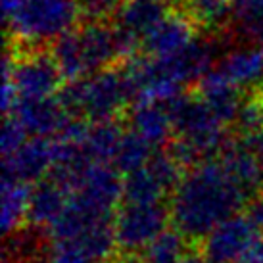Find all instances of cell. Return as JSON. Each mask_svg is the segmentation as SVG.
Here are the masks:
<instances>
[{
	"label": "cell",
	"mask_w": 263,
	"mask_h": 263,
	"mask_svg": "<svg viewBox=\"0 0 263 263\" xmlns=\"http://www.w3.org/2000/svg\"><path fill=\"white\" fill-rule=\"evenodd\" d=\"M219 160L246 196L254 200L263 194V163L240 137L229 139Z\"/></svg>",
	"instance_id": "8fae6325"
},
{
	"label": "cell",
	"mask_w": 263,
	"mask_h": 263,
	"mask_svg": "<svg viewBox=\"0 0 263 263\" xmlns=\"http://www.w3.org/2000/svg\"><path fill=\"white\" fill-rule=\"evenodd\" d=\"M189 256L186 238L177 229H167L144 250L146 263H181Z\"/></svg>",
	"instance_id": "603a6c76"
},
{
	"label": "cell",
	"mask_w": 263,
	"mask_h": 263,
	"mask_svg": "<svg viewBox=\"0 0 263 263\" xmlns=\"http://www.w3.org/2000/svg\"><path fill=\"white\" fill-rule=\"evenodd\" d=\"M69 190L60 183L46 177L37 184H33L31 190V204H29V221L35 229H48L58 219L62 212L66 210L69 202Z\"/></svg>",
	"instance_id": "2e32d148"
},
{
	"label": "cell",
	"mask_w": 263,
	"mask_h": 263,
	"mask_svg": "<svg viewBox=\"0 0 263 263\" xmlns=\"http://www.w3.org/2000/svg\"><path fill=\"white\" fill-rule=\"evenodd\" d=\"M194 41H196V25L183 12L181 14L175 12L165 15L144 37L142 50L152 58H167L189 48Z\"/></svg>",
	"instance_id": "30bf717a"
},
{
	"label": "cell",
	"mask_w": 263,
	"mask_h": 263,
	"mask_svg": "<svg viewBox=\"0 0 263 263\" xmlns=\"http://www.w3.org/2000/svg\"><path fill=\"white\" fill-rule=\"evenodd\" d=\"M31 190L33 186L15 181H2V231L6 236L15 234L27 223L31 204Z\"/></svg>",
	"instance_id": "d6986e66"
},
{
	"label": "cell",
	"mask_w": 263,
	"mask_h": 263,
	"mask_svg": "<svg viewBox=\"0 0 263 263\" xmlns=\"http://www.w3.org/2000/svg\"><path fill=\"white\" fill-rule=\"evenodd\" d=\"M4 263H10V261H4ZM12 263H15V261H12Z\"/></svg>",
	"instance_id": "4dcf8cb0"
},
{
	"label": "cell",
	"mask_w": 263,
	"mask_h": 263,
	"mask_svg": "<svg viewBox=\"0 0 263 263\" xmlns=\"http://www.w3.org/2000/svg\"><path fill=\"white\" fill-rule=\"evenodd\" d=\"M58 98L69 116L87 123L117 119L129 104L135 102L133 88L121 67H110L67 83L60 90Z\"/></svg>",
	"instance_id": "7a4b0ae2"
},
{
	"label": "cell",
	"mask_w": 263,
	"mask_h": 263,
	"mask_svg": "<svg viewBox=\"0 0 263 263\" xmlns=\"http://www.w3.org/2000/svg\"><path fill=\"white\" fill-rule=\"evenodd\" d=\"M2 10L14 39L29 44L58 41L79 20L75 0H2Z\"/></svg>",
	"instance_id": "3957f363"
},
{
	"label": "cell",
	"mask_w": 263,
	"mask_h": 263,
	"mask_svg": "<svg viewBox=\"0 0 263 263\" xmlns=\"http://www.w3.org/2000/svg\"><path fill=\"white\" fill-rule=\"evenodd\" d=\"M223 77L233 87L259 90L263 83V48L261 46H244L229 52L217 66Z\"/></svg>",
	"instance_id": "5bb4252c"
},
{
	"label": "cell",
	"mask_w": 263,
	"mask_h": 263,
	"mask_svg": "<svg viewBox=\"0 0 263 263\" xmlns=\"http://www.w3.org/2000/svg\"><path fill=\"white\" fill-rule=\"evenodd\" d=\"M238 263H263V234H259Z\"/></svg>",
	"instance_id": "4316f807"
},
{
	"label": "cell",
	"mask_w": 263,
	"mask_h": 263,
	"mask_svg": "<svg viewBox=\"0 0 263 263\" xmlns=\"http://www.w3.org/2000/svg\"><path fill=\"white\" fill-rule=\"evenodd\" d=\"M27 139H29L27 131L23 129V125L14 116L4 117V127H2V137H0L2 158H8V156L17 152L27 142Z\"/></svg>",
	"instance_id": "d4e9b609"
},
{
	"label": "cell",
	"mask_w": 263,
	"mask_h": 263,
	"mask_svg": "<svg viewBox=\"0 0 263 263\" xmlns=\"http://www.w3.org/2000/svg\"><path fill=\"white\" fill-rule=\"evenodd\" d=\"M181 263H205V259L202 257V254H189Z\"/></svg>",
	"instance_id": "83f0119b"
},
{
	"label": "cell",
	"mask_w": 263,
	"mask_h": 263,
	"mask_svg": "<svg viewBox=\"0 0 263 263\" xmlns=\"http://www.w3.org/2000/svg\"><path fill=\"white\" fill-rule=\"evenodd\" d=\"M183 14L200 29L215 31L233 20V0H183Z\"/></svg>",
	"instance_id": "ffe728a7"
},
{
	"label": "cell",
	"mask_w": 263,
	"mask_h": 263,
	"mask_svg": "<svg viewBox=\"0 0 263 263\" xmlns=\"http://www.w3.org/2000/svg\"><path fill=\"white\" fill-rule=\"evenodd\" d=\"M167 194H173V186L152 161L123 177V204H161Z\"/></svg>",
	"instance_id": "e0dca14e"
},
{
	"label": "cell",
	"mask_w": 263,
	"mask_h": 263,
	"mask_svg": "<svg viewBox=\"0 0 263 263\" xmlns=\"http://www.w3.org/2000/svg\"><path fill=\"white\" fill-rule=\"evenodd\" d=\"M257 236L259 229L246 213H238L202 240V257L205 263H238Z\"/></svg>",
	"instance_id": "52a82bcc"
},
{
	"label": "cell",
	"mask_w": 263,
	"mask_h": 263,
	"mask_svg": "<svg viewBox=\"0 0 263 263\" xmlns=\"http://www.w3.org/2000/svg\"><path fill=\"white\" fill-rule=\"evenodd\" d=\"M56 161V139L31 137L20 150L2 158V181L37 184L48 177Z\"/></svg>",
	"instance_id": "ba28073f"
},
{
	"label": "cell",
	"mask_w": 263,
	"mask_h": 263,
	"mask_svg": "<svg viewBox=\"0 0 263 263\" xmlns=\"http://www.w3.org/2000/svg\"><path fill=\"white\" fill-rule=\"evenodd\" d=\"M114 263H146V261L137 256H125L123 259H117V261H114Z\"/></svg>",
	"instance_id": "f1b7e54d"
},
{
	"label": "cell",
	"mask_w": 263,
	"mask_h": 263,
	"mask_svg": "<svg viewBox=\"0 0 263 263\" xmlns=\"http://www.w3.org/2000/svg\"><path fill=\"white\" fill-rule=\"evenodd\" d=\"M154 154H156V150L148 142H144L140 137H137L135 133L127 129L123 140L119 144L116 160H114V167L125 177L133 171H139L140 167H144L148 161L152 160Z\"/></svg>",
	"instance_id": "7402d4cb"
},
{
	"label": "cell",
	"mask_w": 263,
	"mask_h": 263,
	"mask_svg": "<svg viewBox=\"0 0 263 263\" xmlns=\"http://www.w3.org/2000/svg\"><path fill=\"white\" fill-rule=\"evenodd\" d=\"M167 4L158 0H125L116 15V29L140 43L167 15Z\"/></svg>",
	"instance_id": "9a60e30c"
},
{
	"label": "cell",
	"mask_w": 263,
	"mask_h": 263,
	"mask_svg": "<svg viewBox=\"0 0 263 263\" xmlns=\"http://www.w3.org/2000/svg\"><path fill=\"white\" fill-rule=\"evenodd\" d=\"M233 23L242 37L263 46V0H233Z\"/></svg>",
	"instance_id": "44dd1931"
},
{
	"label": "cell",
	"mask_w": 263,
	"mask_h": 263,
	"mask_svg": "<svg viewBox=\"0 0 263 263\" xmlns=\"http://www.w3.org/2000/svg\"><path fill=\"white\" fill-rule=\"evenodd\" d=\"M2 75L12 79L20 100H46L60 95L64 77L52 54L43 50L29 54L8 52Z\"/></svg>",
	"instance_id": "5b68a950"
},
{
	"label": "cell",
	"mask_w": 263,
	"mask_h": 263,
	"mask_svg": "<svg viewBox=\"0 0 263 263\" xmlns=\"http://www.w3.org/2000/svg\"><path fill=\"white\" fill-rule=\"evenodd\" d=\"M129 131L148 142L154 150L165 146L173 135V121L165 104L140 102L129 114Z\"/></svg>",
	"instance_id": "4fadbf2b"
},
{
	"label": "cell",
	"mask_w": 263,
	"mask_h": 263,
	"mask_svg": "<svg viewBox=\"0 0 263 263\" xmlns=\"http://www.w3.org/2000/svg\"><path fill=\"white\" fill-rule=\"evenodd\" d=\"M246 215H248L250 221H252L257 229H263V194L256 196L250 202L248 210H246Z\"/></svg>",
	"instance_id": "484cf974"
},
{
	"label": "cell",
	"mask_w": 263,
	"mask_h": 263,
	"mask_svg": "<svg viewBox=\"0 0 263 263\" xmlns=\"http://www.w3.org/2000/svg\"><path fill=\"white\" fill-rule=\"evenodd\" d=\"M158 2H165V4H167V0H158Z\"/></svg>",
	"instance_id": "f546056e"
},
{
	"label": "cell",
	"mask_w": 263,
	"mask_h": 263,
	"mask_svg": "<svg viewBox=\"0 0 263 263\" xmlns=\"http://www.w3.org/2000/svg\"><path fill=\"white\" fill-rule=\"evenodd\" d=\"M248 202L221 160L189 169L169 200L171 223L186 240H204L221 223L238 215Z\"/></svg>",
	"instance_id": "6da1fadb"
},
{
	"label": "cell",
	"mask_w": 263,
	"mask_h": 263,
	"mask_svg": "<svg viewBox=\"0 0 263 263\" xmlns=\"http://www.w3.org/2000/svg\"><path fill=\"white\" fill-rule=\"evenodd\" d=\"M196 95L200 100L212 110L215 117H219L225 125H231L236 121L238 111L244 104L240 88L233 87L223 75L217 71V67H213L210 73H205L202 79L196 83Z\"/></svg>",
	"instance_id": "7c38bea8"
},
{
	"label": "cell",
	"mask_w": 263,
	"mask_h": 263,
	"mask_svg": "<svg viewBox=\"0 0 263 263\" xmlns=\"http://www.w3.org/2000/svg\"><path fill=\"white\" fill-rule=\"evenodd\" d=\"M125 133L127 131L117 119L90 123L87 139L81 144V150L90 163H111L114 165V160H116Z\"/></svg>",
	"instance_id": "ac0fdd59"
},
{
	"label": "cell",
	"mask_w": 263,
	"mask_h": 263,
	"mask_svg": "<svg viewBox=\"0 0 263 263\" xmlns=\"http://www.w3.org/2000/svg\"><path fill=\"white\" fill-rule=\"evenodd\" d=\"M79 17L85 23H106L108 17L117 15L125 0H75Z\"/></svg>",
	"instance_id": "cb8c5ba5"
},
{
	"label": "cell",
	"mask_w": 263,
	"mask_h": 263,
	"mask_svg": "<svg viewBox=\"0 0 263 263\" xmlns=\"http://www.w3.org/2000/svg\"><path fill=\"white\" fill-rule=\"evenodd\" d=\"M173 121V135L177 140L196 150L202 160H213V154L221 152L227 139V125L215 117L198 95L183 92L165 104Z\"/></svg>",
	"instance_id": "277c9868"
},
{
	"label": "cell",
	"mask_w": 263,
	"mask_h": 263,
	"mask_svg": "<svg viewBox=\"0 0 263 263\" xmlns=\"http://www.w3.org/2000/svg\"><path fill=\"white\" fill-rule=\"evenodd\" d=\"M12 116L31 137L56 139L66 131L73 117L66 111L58 96L46 100H20Z\"/></svg>",
	"instance_id": "9c48e42d"
},
{
	"label": "cell",
	"mask_w": 263,
	"mask_h": 263,
	"mask_svg": "<svg viewBox=\"0 0 263 263\" xmlns=\"http://www.w3.org/2000/svg\"><path fill=\"white\" fill-rule=\"evenodd\" d=\"M171 223L169 205L161 204H121L114 219L117 248L125 256L146 250Z\"/></svg>",
	"instance_id": "8992f818"
}]
</instances>
